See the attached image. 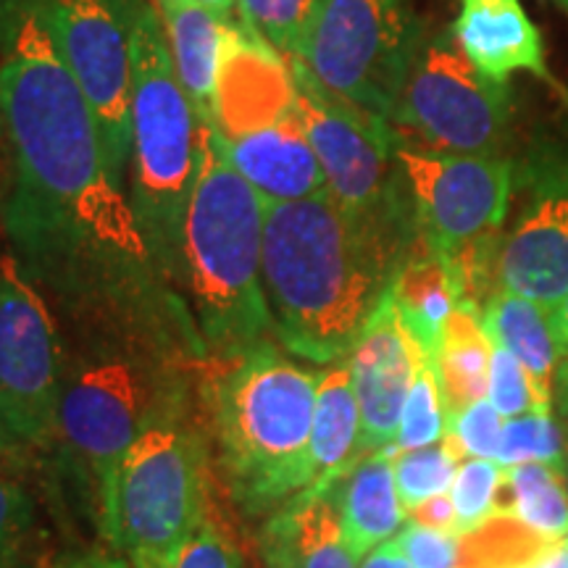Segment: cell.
<instances>
[{
    "label": "cell",
    "mask_w": 568,
    "mask_h": 568,
    "mask_svg": "<svg viewBox=\"0 0 568 568\" xmlns=\"http://www.w3.org/2000/svg\"><path fill=\"white\" fill-rule=\"evenodd\" d=\"M0 224L21 268L67 322H193L155 266L130 195L105 161L95 113L38 0H0Z\"/></svg>",
    "instance_id": "obj_1"
},
{
    "label": "cell",
    "mask_w": 568,
    "mask_h": 568,
    "mask_svg": "<svg viewBox=\"0 0 568 568\" xmlns=\"http://www.w3.org/2000/svg\"><path fill=\"white\" fill-rule=\"evenodd\" d=\"M418 232L353 216L329 193L264 203V293L274 337L297 358H347Z\"/></svg>",
    "instance_id": "obj_2"
},
{
    "label": "cell",
    "mask_w": 568,
    "mask_h": 568,
    "mask_svg": "<svg viewBox=\"0 0 568 568\" xmlns=\"http://www.w3.org/2000/svg\"><path fill=\"white\" fill-rule=\"evenodd\" d=\"M53 447L101 485L148 426L190 410V366L205 358L197 329L161 316L67 322Z\"/></svg>",
    "instance_id": "obj_3"
},
{
    "label": "cell",
    "mask_w": 568,
    "mask_h": 568,
    "mask_svg": "<svg viewBox=\"0 0 568 568\" xmlns=\"http://www.w3.org/2000/svg\"><path fill=\"white\" fill-rule=\"evenodd\" d=\"M176 293L205 355L219 364L258 351L274 335L264 293V201L234 172L211 124L201 132Z\"/></svg>",
    "instance_id": "obj_4"
},
{
    "label": "cell",
    "mask_w": 568,
    "mask_h": 568,
    "mask_svg": "<svg viewBox=\"0 0 568 568\" xmlns=\"http://www.w3.org/2000/svg\"><path fill=\"white\" fill-rule=\"evenodd\" d=\"M318 372L297 366L268 343L226 361L209 387L211 437L230 493L258 510L290 503L314 481Z\"/></svg>",
    "instance_id": "obj_5"
},
{
    "label": "cell",
    "mask_w": 568,
    "mask_h": 568,
    "mask_svg": "<svg viewBox=\"0 0 568 568\" xmlns=\"http://www.w3.org/2000/svg\"><path fill=\"white\" fill-rule=\"evenodd\" d=\"M113 3L122 13L132 53L130 203L155 266L176 293L182 230L195 187L203 124L176 80L159 9L148 0Z\"/></svg>",
    "instance_id": "obj_6"
},
{
    "label": "cell",
    "mask_w": 568,
    "mask_h": 568,
    "mask_svg": "<svg viewBox=\"0 0 568 568\" xmlns=\"http://www.w3.org/2000/svg\"><path fill=\"white\" fill-rule=\"evenodd\" d=\"M98 489L105 537L132 568L172 556L205 518V445L190 410L148 426Z\"/></svg>",
    "instance_id": "obj_7"
},
{
    "label": "cell",
    "mask_w": 568,
    "mask_h": 568,
    "mask_svg": "<svg viewBox=\"0 0 568 568\" xmlns=\"http://www.w3.org/2000/svg\"><path fill=\"white\" fill-rule=\"evenodd\" d=\"M422 30L406 0H316L301 61L332 95L393 124Z\"/></svg>",
    "instance_id": "obj_8"
},
{
    "label": "cell",
    "mask_w": 568,
    "mask_h": 568,
    "mask_svg": "<svg viewBox=\"0 0 568 568\" xmlns=\"http://www.w3.org/2000/svg\"><path fill=\"white\" fill-rule=\"evenodd\" d=\"M295 111L326 176V193L353 216L416 234V211L397 163L400 134L385 119L332 95L322 82L293 61Z\"/></svg>",
    "instance_id": "obj_9"
},
{
    "label": "cell",
    "mask_w": 568,
    "mask_h": 568,
    "mask_svg": "<svg viewBox=\"0 0 568 568\" xmlns=\"http://www.w3.org/2000/svg\"><path fill=\"white\" fill-rule=\"evenodd\" d=\"M510 122L508 84L481 74L460 51L453 30L422 40L393 113L397 132H410L429 151L503 155Z\"/></svg>",
    "instance_id": "obj_10"
},
{
    "label": "cell",
    "mask_w": 568,
    "mask_h": 568,
    "mask_svg": "<svg viewBox=\"0 0 568 568\" xmlns=\"http://www.w3.org/2000/svg\"><path fill=\"white\" fill-rule=\"evenodd\" d=\"M63 335L13 253L0 255V424L30 450L53 447Z\"/></svg>",
    "instance_id": "obj_11"
},
{
    "label": "cell",
    "mask_w": 568,
    "mask_h": 568,
    "mask_svg": "<svg viewBox=\"0 0 568 568\" xmlns=\"http://www.w3.org/2000/svg\"><path fill=\"white\" fill-rule=\"evenodd\" d=\"M63 63L88 98L109 169L124 184L132 159L130 34L113 0H38Z\"/></svg>",
    "instance_id": "obj_12"
},
{
    "label": "cell",
    "mask_w": 568,
    "mask_h": 568,
    "mask_svg": "<svg viewBox=\"0 0 568 568\" xmlns=\"http://www.w3.org/2000/svg\"><path fill=\"white\" fill-rule=\"evenodd\" d=\"M418 232L437 253L453 255L481 237L500 234L514 193V163L503 155L429 151L397 140Z\"/></svg>",
    "instance_id": "obj_13"
},
{
    "label": "cell",
    "mask_w": 568,
    "mask_h": 568,
    "mask_svg": "<svg viewBox=\"0 0 568 568\" xmlns=\"http://www.w3.org/2000/svg\"><path fill=\"white\" fill-rule=\"evenodd\" d=\"M527 195L497 258V287L552 316L568 293V151L537 153L524 169Z\"/></svg>",
    "instance_id": "obj_14"
},
{
    "label": "cell",
    "mask_w": 568,
    "mask_h": 568,
    "mask_svg": "<svg viewBox=\"0 0 568 568\" xmlns=\"http://www.w3.org/2000/svg\"><path fill=\"white\" fill-rule=\"evenodd\" d=\"M297 84L293 61L253 32L245 21H226L216 84H213L211 126L234 142L280 124L295 111Z\"/></svg>",
    "instance_id": "obj_15"
},
{
    "label": "cell",
    "mask_w": 568,
    "mask_h": 568,
    "mask_svg": "<svg viewBox=\"0 0 568 568\" xmlns=\"http://www.w3.org/2000/svg\"><path fill=\"white\" fill-rule=\"evenodd\" d=\"M424 355L422 345L403 324L393 293L387 290L347 355V368L361 408L364 456L385 450L395 443L403 406Z\"/></svg>",
    "instance_id": "obj_16"
},
{
    "label": "cell",
    "mask_w": 568,
    "mask_h": 568,
    "mask_svg": "<svg viewBox=\"0 0 568 568\" xmlns=\"http://www.w3.org/2000/svg\"><path fill=\"white\" fill-rule=\"evenodd\" d=\"M453 38L466 59L493 82L508 84L516 71H529L558 88L545 61L542 38L521 0H460Z\"/></svg>",
    "instance_id": "obj_17"
},
{
    "label": "cell",
    "mask_w": 568,
    "mask_h": 568,
    "mask_svg": "<svg viewBox=\"0 0 568 568\" xmlns=\"http://www.w3.org/2000/svg\"><path fill=\"white\" fill-rule=\"evenodd\" d=\"M224 155L264 203H293L326 193V176L297 111L234 142L222 140Z\"/></svg>",
    "instance_id": "obj_18"
},
{
    "label": "cell",
    "mask_w": 568,
    "mask_h": 568,
    "mask_svg": "<svg viewBox=\"0 0 568 568\" xmlns=\"http://www.w3.org/2000/svg\"><path fill=\"white\" fill-rule=\"evenodd\" d=\"M261 552L266 568H361L329 493H301L284 503L261 535Z\"/></svg>",
    "instance_id": "obj_19"
},
{
    "label": "cell",
    "mask_w": 568,
    "mask_h": 568,
    "mask_svg": "<svg viewBox=\"0 0 568 568\" xmlns=\"http://www.w3.org/2000/svg\"><path fill=\"white\" fill-rule=\"evenodd\" d=\"M339 510L343 537L358 560L393 539L408 514L397 495L393 458L387 450L368 453L329 489Z\"/></svg>",
    "instance_id": "obj_20"
},
{
    "label": "cell",
    "mask_w": 568,
    "mask_h": 568,
    "mask_svg": "<svg viewBox=\"0 0 568 568\" xmlns=\"http://www.w3.org/2000/svg\"><path fill=\"white\" fill-rule=\"evenodd\" d=\"M159 17L166 30L169 53L184 95L197 122L211 124L213 84L226 21L197 0H159Z\"/></svg>",
    "instance_id": "obj_21"
},
{
    "label": "cell",
    "mask_w": 568,
    "mask_h": 568,
    "mask_svg": "<svg viewBox=\"0 0 568 568\" xmlns=\"http://www.w3.org/2000/svg\"><path fill=\"white\" fill-rule=\"evenodd\" d=\"M364 458L361 450V408L355 397L351 368L332 364L318 372L314 435H311V464L314 481L305 493L326 495L347 471Z\"/></svg>",
    "instance_id": "obj_22"
},
{
    "label": "cell",
    "mask_w": 568,
    "mask_h": 568,
    "mask_svg": "<svg viewBox=\"0 0 568 568\" xmlns=\"http://www.w3.org/2000/svg\"><path fill=\"white\" fill-rule=\"evenodd\" d=\"M389 293L400 311L403 324L408 326L422 351L435 358L443 326L458 305V290L445 255L426 243L422 232L397 268Z\"/></svg>",
    "instance_id": "obj_23"
},
{
    "label": "cell",
    "mask_w": 568,
    "mask_h": 568,
    "mask_svg": "<svg viewBox=\"0 0 568 568\" xmlns=\"http://www.w3.org/2000/svg\"><path fill=\"white\" fill-rule=\"evenodd\" d=\"M489 339L514 353L535 379V385L552 400V382L566 347L556 335L552 316L529 297L497 290L481 311Z\"/></svg>",
    "instance_id": "obj_24"
},
{
    "label": "cell",
    "mask_w": 568,
    "mask_h": 568,
    "mask_svg": "<svg viewBox=\"0 0 568 568\" xmlns=\"http://www.w3.org/2000/svg\"><path fill=\"white\" fill-rule=\"evenodd\" d=\"M435 366L447 422L477 400H485L493 368V339L481 324V311L468 303H458L453 308L439 335Z\"/></svg>",
    "instance_id": "obj_25"
},
{
    "label": "cell",
    "mask_w": 568,
    "mask_h": 568,
    "mask_svg": "<svg viewBox=\"0 0 568 568\" xmlns=\"http://www.w3.org/2000/svg\"><path fill=\"white\" fill-rule=\"evenodd\" d=\"M495 514L516 518L548 539H566L568 493L558 468L548 464L508 466L497 489Z\"/></svg>",
    "instance_id": "obj_26"
},
{
    "label": "cell",
    "mask_w": 568,
    "mask_h": 568,
    "mask_svg": "<svg viewBox=\"0 0 568 568\" xmlns=\"http://www.w3.org/2000/svg\"><path fill=\"white\" fill-rule=\"evenodd\" d=\"M556 539H548L516 518L495 514L479 529L460 535L458 568H524Z\"/></svg>",
    "instance_id": "obj_27"
},
{
    "label": "cell",
    "mask_w": 568,
    "mask_h": 568,
    "mask_svg": "<svg viewBox=\"0 0 568 568\" xmlns=\"http://www.w3.org/2000/svg\"><path fill=\"white\" fill-rule=\"evenodd\" d=\"M389 458H393L397 495H400L406 514L429 497L450 493L460 460H466L450 435H445L443 443L437 445L395 453Z\"/></svg>",
    "instance_id": "obj_28"
},
{
    "label": "cell",
    "mask_w": 568,
    "mask_h": 568,
    "mask_svg": "<svg viewBox=\"0 0 568 568\" xmlns=\"http://www.w3.org/2000/svg\"><path fill=\"white\" fill-rule=\"evenodd\" d=\"M447 435V408L435 358L424 355L422 364L416 368L414 385L408 389L406 406H403L400 429H397L395 443L385 447L389 456L406 450H418L443 443Z\"/></svg>",
    "instance_id": "obj_29"
},
{
    "label": "cell",
    "mask_w": 568,
    "mask_h": 568,
    "mask_svg": "<svg viewBox=\"0 0 568 568\" xmlns=\"http://www.w3.org/2000/svg\"><path fill=\"white\" fill-rule=\"evenodd\" d=\"M564 447V426L552 418L550 410H531V414L506 418L495 460L503 468L521 464L558 466Z\"/></svg>",
    "instance_id": "obj_30"
},
{
    "label": "cell",
    "mask_w": 568,
    "mask_h": 568,
    "mask_svg": "<svg viewBox=\"0 0 568 568\" xmlns=\"http://www.w3.org/2000/svg\"><path fill=\"white\" fill-rule=\"evenodd\" d=\"M240 19L282 55L301 53L316 0H237Z\"/></svg>",
    "instance_id": "obj_31"
},
{
    "label": "cell",
    "mask_w": 568,
    "mask_h": 568,
    "mask_svg": "<svg viewBox=\"0 0 568 568\" xmlns=\"http://www.w3.org/2000/svg\"><path fill=\"white\" fill-rule=\"evenodd\" d=\"M503 471L506 468L489 458L460 460L456 479L450 485L458 535H468V531L479 529L481 524L495 516V500L503 481Z\"/></svg>",
    "instance_id": "obj_32"
},
{
    "label": "cell",
    "mask_w": 568,
    "mask_h": 568,
    "mask_svg": "<svg viewBox=\"0 0 568 568\" xmlns=\"http://www.w3.org/2000/svg\"><path fill=\"white\" fill-rule=\"evenodd\" d=\"M487 400L497 408L503 418H514L531 410H550L552 400L542 395L535 385L527 366L508 353L506 347L493 343V368H489V389Z\"/></svg>",
    "instance_id": "obj_33"
},
{
    "label": "cell",
    "mask_w": 568,
    "mask_h": 568,
    "mask_svg": "<svg viewBox=\"0 0 568 568\" xmlns=\"http://www.w3.org/2000/svg\"><path fill=\"white\" fill-rule=\"evenodd\" d=\"M34 518V503L13 474L0 471V568H17Z\"/></svg>",
    "instance_id": "obj_34"
},
{
    "label": "cell",
    "mask_w": 568,
    "mask_h": 568,
    "mask_svg": "<svg viewBox=\"0 0 568 568\" xmlns=\"http://www.w3.org/2000/svg\"><path fill=\"white\" fill-rule=\"evenodd\" d=\"M153 568H245L237 545L224 529L203 518V524Z\"/></svg>",
    "instance_id": "obj_35"
},
{
    "label": "cell",
    "mask_w": 568,
    "mask_h": 568,
    "mask_svg": "<svg viewBox=\"0 0 568 568\" xmlns=\"http://www.w3.org/2000/svg\"><path fill=\"white\" fill-rule=\"evenodd\" d=\"M503 416L487 400H477L474 406L460 410L447 422V435L456 439L464 458H489L495 460L497 445H500Z\"/></svg>",
    "instance_id": "obj_36"
},
{
    "label": "cell",
    "mask_w": 568,
    "mask_h": 568,
    "mask_svg": "<svg viewBox=\"0 0 568 568\" xmlns=\"http://www.w3.org/2000/svg\"><path fill=\"white\" fill-rule=\"evenodd\" d=\"M393 539L416 568H458L460 535H447L408 521V527H403Z\"/></svg>",
    "instance_id": "obj_37"
},
{
    "label": "cell",
    "mask_w": 568,
    "mask_h": 568,
    "mask_svg": "<svg viewBox=\"0 0 568 568\" xmlns=\"http://www.w3.org/2000/svg\"><path fill=\"white\" fill-rule=\"evenodd\" d=\"M408 521L418 524V527L447 531V535H458V521H456V506H453L450 493L435 495L429 500H424L422 506L408 510Z\"/></svg>",
    "instance_id": "obj_38"
},
{
    "label": "cell",
    "mask_w": 568,
    "mask_h": 568,
    "mask_svg": "<svg viewBox=\"0 0 568 568\" xmlns=\"http://www.w3.org/2000/svg\"><path fill=\"white\" fill-rule=\"evenodd\" d=\"M30 453H32L30 447H24L19 439H13L9 435V429L0 424V471L6 474L21 471V468L27 466V460H30Z\"/></svg>",
    "instance_id": "obj_39"
},
{
    "label": "cell",
    "mask_w": 568,
    "mask_h": 568,
    "mask_svg": "<svg viewBox=\"0 0 568 568\" xmlns=\"http://www.w3.org/2000/svg\"><path fill=\"white\" fill-rule=\"evenodd\" d=\"M361 568H416L410 560L406 558V552L395 545V539L379 545V548L368 552V556L361 560Z\"/></svg>",
    "instance_id": "obj_40"
},
{
    "label": "cell",
    "mask_w": 568,
    "mask_h": 568,
    "mask_svg": "<svg viewBox=\"0 0 568 568\" xmlns=\"http://www.w3.org/2000/svg\"><path fill=\"white\" fill-rule=\"evenodd\" d=\"M552 403L558 406L560 426H564V435L568 437V355L558 364L556 382H552Z\"/></svg>",
    "instance_id": "obj_41"
},
{
    "label": "cell",
    "mask_w": 568,
    "mask_h": 568,
    "mask_svg": "<svg viewBox=\"0 0 568 568\" xmlns=\"http://www.w3.org/2000/svg\"><path fill=\"white\" fill-rule=\"evenodd\" d=\"M524 568H568V545L566 539H556L535 560H529Z\"/></svg>",
    "instance_id": "obj_42"
},
{
    "label": "cell",
    "mask_w": 568,
    "mask_h": 568,
    "mask_svg": "<svg viewBox=\"0 0 568 568\" xmlns=\"http://www.w3.org/2000/svg\"><path fill=\"white\" fill-rule=\"evenodd\" d=\"M59 568H130V564L119 558H105V556H82V558H71L67 564H61Z\"/></svg>",
    "instance_id": "obj_43"
},
{
    "label": "cell",
    "mask_w": 568,
    "mask_h": 568,
    "mask_svg": "<svg viewBox=\"0 0 568 568\" xmlns=\"http://www.w3.org/2000/svg\"><path fill=\"white\" fill-rule=\"evenodd\" d=\"M552 326H556V335L568 351V293L564 297V303H560V308L552 314Z\"/></svg>",
    "instance_id": "obj_44"
},
{
    "label": "cell",
    "mask_w": 568,
    "mask_h": 568,
    "mask_svg": "<svg viewBox=\"0 0 568 568\" xmlns=\"http://www.w3.org/2000/svg\"><path fill=\"white\" fill-rule=\"evenodd\" d=\"M197 3L209 6V9H211L213 13H219V17L230 19L232 9H234V6H237V0H197Z\"/></svg>",
    "instance_id": "obj_45"
},
{
    "label": "cell",
    "mask_w": 568,
    "mask_h": 568,
    "mask_svg": "<svg viewBox=\"0 0 568 568\" xmlns=\"http://www.w3.org/2000/svg\"><path fill=\"white\" fill-rule=\"evenodd\" d=\"M556 468H558L560 479H564V485H566V493H568V437H566V447H564V456H560V464H558Z\"/></svg>",
    "instance_id": "obj_46"
},
{
    "label": "cell",
    "mask_w": 568,
    "mask_h": 568,
    "mask_svg": "<svg viewBox=\"0 0 568 568\" xmlns=\"http://www.w3.org/2000/svg\"><path fill=\"white\" fill-rule=\"evenodd\" d=\"M558 3H560V6H564V9L568 11V0H558Z\"/></svg>",
    "instance_id": "obj_47"
},
{
    "label": "cell",
    "mask_w": 568,
    "mask_h": 568,
    "mask_svg": "<svg viewBox=\"0 0 568 568\" xmlns=\"http://www.w3.org/2000/svg\"><path fill=\"white\" fill-rule=\"evenodd\" d=\"M566 545H568V537H566Z\"/></svg>",
    "instance_id": "obj_48"
}]
</instances>
